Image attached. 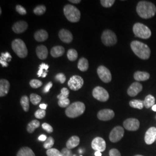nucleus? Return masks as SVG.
Returning <instances> with one entry per match:
<instances>
[{
    "label": "nucleus",
    "instance_id": "24",
    "mask_svg": "<svg viewBox=\"0 0 156 156\" xmlns=\"http://www.w3.org/2000/svg\"><path fill=\"white\" fill-rule=\"evenodd\" d=\"M134 78L136 81H146L150 78V74L147 72L136 71L134 73Z\"/></svg>",
    "mask_w": 156,
    "mask_h": 156
},
{
    "label": "nucleus",
    "instance_id": "2",
    "mask_svg": "<svg viewBox=\"0 0 156 156\" xmlns=\"http://www.w3.org/2000/svg\"><path fill=\"white\" fill-rule=\"evenodd\" d=\"M131 48L135 55L142 60H147L151 56L149 47L141 42L134 41L131 43Z\"/></svg>",
    "mask_w": 156,
    "mask_h": 156
},
{
    "label": "nucleus",
    "instance_id": "38",
    "mask_svg": "<svg viewBox=\"0 0 156 156\" xmlns=\"http://www.w3.org/2000/svg\"><path fill=\"white\" fill-rule=\"evenodd\" d=\"M30 84L31 87L34 89H37L42 85V82L41 80L37 79H32L30 82Z\"/></svg>",
    "mask_w": 156,
    "mask_h": 156
},
{
    "label": "nucleus",
    "instance_id": "45",
    "mask_svg": "<svg viewBox=\"0 0 156 156\" xmlns=\"http://www.w3.org/2000/svg\"><path fill=\"white\" fill-rule=\"evenodd\" d=\"M42 127L44 129H45V131H46L48 133H51L53 131V127L50 126V124H49L48 123H43L42 125Z\"/></svg>",
    "mask_w": 156,
    "mask_h": 156
},
{
    "label": "nucleus",
    "instance_id": "9",
    "mask_svg": "<svg viewBox=\"0 0 156 156\" xmlns=\"http://www.w3.org/2000/svg\"><path fill=\"white\" fill-rule=\"evenodd\" d=\"M84 80L83 78L80 76L74 75L70 78L68 82V87L73 91H77L81 89L83 86Z\"/></svg>",
    "mask_w": 156,
    "mask_h": 156
},
{
    "label": "nucleus",
    "instance_id": "4",
    "mask_svg": "<svg viewBox=\"0 0 156 156\" xmlns=\"http://www.w3.org/2000/svg\"><path fill=\"white\" fill-rule=\"evenodd\" d=\"M64 13L71 22H78L80 19V12L78 8L71 5H66L64 8Z\"/></svg>",
    "mask_w": 156,
    "mask_h": 156
},
{
    "label": "nucleus",
    "instance_id": "57",
    "mask_svg": "<svg viewBox=\"0 0 156 156\" xmlns=\"http://www.w3.org/2000/svg\"><path fill=\"white\" fill-rule=\"evenodd\" d=\"M142 156V155H136V156Z\"/></svg>",
    "mask_w": 156,
    "mask_h": 156
},
{
    "label": "nucleus",
    "instance_id": "33",
    "mask_svg": "<svg viewBox=\"0 0 156 156\" xmlns=\"http://www.w3.org/2000/svg\"><path fill=\"white\" fill-rule=\"evenodd\" d=\"M55 144V140L54 139L51 137V136H49V138H48V139L46 140L44 144V147L46 149H50L52 148V147Z\"/></svg>",
    "mask_w": 156,
    "mask_h": 156
},
{
    "label": "nucleus",
    "instance_id": "25",
    "mask_svg": "<svg viewBox=\"0 0 156 156\" xmlns=\"http://www.w3.org/2000/svg\"><path fill=\"white\" fill-rule=\"evenodd\" d=\"M78 68L80 71L82 72L86 71L89 68L88 60L84 57L80 58V60L78 62Z\"/></svg>",
    "mask_w": 156,
    "mask_h": 156
},
{
    "label": "nucleus",
    "instance_id": "21",
    "mask_svg": "<svg viewBox=\"0 0 156 156\" xmlns=\"http://www.w3.org/2000/svg\"><path fill=\"white\" fill-rule=\"evenodd\" d=\"M34 38L38 42H44L48 38V34L44 30H40L34 34Z\"/></svg>",
    "mask_w": 156,
    "mask_h": 156
},
{
    "label": "nucleus",
    "instance_id": "6",
    "mask_svg": "<svg viewBox=\"0 0 156 156\" xmlns=\"http://www.w3.org/2000/svg\"><path fill=\"white\" fill-rule=\"evenodd\" d=\"M12 48L20 58H25L28 55L26 45L22 39H15L12 42Z\"/></svg>",
    "mask_w": 156,
    "mask_h": 156
},
{
    "label": "nucleus",
    "instance_id": "18",
    "mask_svg": "<svg viewBox=\"0 0 156 156\" xmlns=\"http://www.w3.org/2000/svg\"><path fill=\"white\" fill-rule=\"evenodd\" d=\"M28 28V24L24 21H19L15 23L13 27V31L16 34L22 33Z\"/></svg>",
    "mask_w": 156,
    "mask_h": 156
},
{
    "label": "nucleus",
    "instance_id": "49",
    "mask_svg": "<svg viewBox=\"0 0 156 156\" xmlns=\"http://www.w3.org/2000/svg\"><path fill=\"white\" fill-rule=\"evenodd\" d=\"M48 139V138H47V136L45 135H40L39 136V138H38V140H41V141H44L45 142L46 140Z\"/></svg>",
    "mask_w": 156,
    "mask_h": 156
},
{
    "label": "nucleus",
    "instance_id": "28",
    "mask_svg": "<svg viewBox=\"0 0 156 156\" xmlns=\"http://www.w3.org/2000/svg\"><path fill=\"white\" fill-rule=\"evenodd\" d=\"M40 123L37 120H34L28 123L27 127V130L29 133H33L35 129L38 128Z\"/></svg>",
    "mask_w": 156,
    "mask_h": 156
},
{
    "label": "nucleus",
    "instance_id": "10",
    "mask_svg": "<svg viewBox=\"0 0 156 156\" xmlns=\"http://www.w3.org/2000/svg\"><path fill=\"white\" fill-rule=\"evenodd\" d=\"M124 134V128L121 126H116L113 128L109 134V140L112 142L116 143L122 139Z\"/></svg>",
    "mask_w": 156,
    "mask_h": 156
},
{
    "label": "nucleus",
    "instance_id": "22",
    "mask_svg": "<svg viewBox=\"0 0 156 156\" xmlns=\"http://www.w3.org/2000/svg\"><path fill=\"white\" fill-rule=\"evenodd\" d=\"M65 52V49L62 46H56L50 50V54L52 57L57 58L61 57L64 55Z\"/></svg>",
    "mask_w": 156,
    "mask_h": 156
},
{
    "label": "nucleus",
    "instance_id": "27",
    "mask_svg": "<svg viewBox=\"0 0 156 156\" xmlns=\"http://www.w3.org/2000/svg\"><path fill=\"white\" fill-rule=\"evenodd\" d=\"M144 102V106L147 109L150 108L155 105V98L151 95H147L145 97Z\"/></svg>",
    "mask_w": 156,
    "mask_h": 156
},
{
    "label": "nucleus",
    "instance_id": "58",
    "mask_svg": "<svg viewBox=\"0 0 156 156\" xmlns=\"http://www.w3.org/2000/svg\"></svg>",
    "mask_w": 156,
    "mask_h": 156
},
{
    "label": "nucleus",
    "instance_id": "14",
    "mask_svg": "<svg viewBox=\"0 0 156 156\" xmlns=\"http://www.w3.org/2000/svg\"><path fill=\"white\" fill-rule=\"evenodd\" d=\"M115 116V112L109 109L101 110L97 114L98 119L102 121H108Z\"/></svg>",
    "mask_w": 156,
    "mask_h": 156
},
{
    "label": "nucleus",
    "instance_id": "42",
    "mask_svg": "<svg viewBox=\"0 0 156 156\" xmlns=\"http://www.w3.org/2000/svg\"><path fill=\"white\" fill-rule=\"evenodd\" d=\"M45 115H46V111L44 109H40L35 112V117L37 119H42L45 117Z\"/></svg>",
    "mask_w": 156,
    "mask_h": 156
},
{
    "label": "nucleus",
    "instance_id": "12",
    "mask_svg": "<svg viewBox=\"0 0 156 156\" xmlns=\"http://www.w3.org/2000/svg\"><path fill=\"white\" fill-rule=\"evenodd\" d=\"M123 126L125 129L128 131H135L140 128V121L134 118L127 119L123 122Z\"/></svg>",
    "mask_w": 156,
    "mask_h": 156
},
{
    "label": "nucleus",
    "instance_id": "31",
    "mask_svg": "<svg viewBox=\"0 0 156 156\" xmlns=\"http://www.w3.org/2000/svg\"><path fill=\"white\" fill-rule=\"evenodd\" d=\"M78 52L73 49H71L68 50L67 52V57L70 61H75L78 58Z\"/></svg>",
    "mask_w": 156,
    "mask_h": 156
},
{
    "label": "nucleus",
    "instance_id": "41",
    "mask_svg": "<svg viewBox=\"0 0 156 156\" xmlns=\"http://www.w3.org/2000/svg\"><path fill=\"white\" fill-rule=\"evenodd\" d=\"M70 101L68 98L59 100L58 101V105L62 108H66L69 105Z\"/></svg>",
    "mask_w": 156,
    "mask_h": 156
},
{
    "label": "nucleus",
    "instance_id": "29",
    "mask_svg": "<svg viewBox=\"0 0 156 156\" xmlns=\"http://www.w3.org/2000/svg\"><path fill=\"white\" fill-rule=\"evenodd\" d=\"M129 104L131 107L138 109H142L144 106V101L133 100L129 101Z\"/></svg>",
    "mask_w": 156,
    "mask_h": 156
},
{
    "label": "nucleus",
    "instance_id": "8",
    "mask_svg": "<svg viewBox=\"0 0 156 156\" xmlns=\"http://www.w3.org/2000/svg\"><path fill=\"white\" fill-rule=\"evenodd\" d=\"M93 96L96 100L101 102H106L109 98L108 92L101 86H97L93 89Z\"/></svg>",
    "mask_w": 156,
    "mask_h": 156
},
{
    "label": "nucleus",
    "instance_id": "44",
    "mask_svg": "<svg viewBox=\"0 0 156 156\" xmlns=\"http://www.w3.org/2000/svg\"><path fill=\"white\" fill-rule=\"evenodd\" d=\"M16 11L21 15H24L27 13L26 9L23 6L20 5H17L16 6Z\"/></svg>",
    "mask_w": 156,
    "mask_h": 156
},
{
    "label": "nucleus",
    "instance_id": "51",
    "mask_svg": "<svg viewBox=\"0 0 156 156\" xmlns=\"http://www.w3.org/2000/svg\"><path fill=\"white\" fill-rule=\"evenodd\" d=\"M39 108L41 109H44L45 110L47 108V105L45 104H41L39 105Z\"/></svg>",
    "mask_w": 156,
    "mask_h": 156
},
{
    "label": "nucleus",
    "instance_id": "13",
    "mask_svg": "<svg viewBox=\"0 0 156 156\" xmlns=\"http://www.w3.org/2000/svg\"><path fill=\"white\" fill-rule=\"evenodd\" d=\"M106 142L105 140L101 137H96L91 142V147L93 150L102 152L106 149Z\"/></svg>",
    "mask_w": 156,
    "mask_h": 156
},
{
    "label": "nucleus",
    "instance_id": "37",
    "mask_svg": "<svg viewBox=\"0 0 156 156\" xmlns=\"http://www.w3.org/2000/svg\"><path fill=\"white\" fill-rule=\"evenodd\" d=\"M49 65L46 64L45 63H42L39 67V71H38L37 73V75L38 76V77H42V75L43 74V73H44V70L45 71H48V68H49Z\"/></svg>",
    "mask_w": 156,
    "mask_h": 156
},
{
    "label": "nucleus",
    "instance_id": "3",
    "mask_svg": "<svg viewBox=\"0 0 156 156\" xmlns=\"http://www.w3.org/2000/svg\"><path fill=\"white\" fill-rule=\"evenodd\" d=\"M86 107L82 102H75L67 107L66 115L70 118H75L82 115L85 111Z\"/></svg>",
    "mask_w": 156,
    "mask_h": 156
},
{
    "label": "nucleus",
    "instance_id": "1",
    "mask_svg": "<svg viewBox=\"0 0 156 156\" xmlns=\"http://www.w3.org/2000/svg\"><path fill=\"white\" fill-rule=\"evenodd\" d=\"M136 9L138 15L142 19H150L156 15V6L153 3L149 1H140L137 4Z\"/></svg>",
    "mask_w": 156,
    "mask_h": 156
},
{
    "label": "nucleus",
    "instance_id": "19",
    "mask_svg": "<svg viewBox=\"0 0 156 156\" xmlns=\"http://www.w3.org/2000/svg\"><path fill=\"white\" fill-rule=\"evenodd\" d=\"M10 88V83L6 79L0 80V96L4 97L8 93Z\"/></svg>",
    "mask_w": 156,
    "mask_h": 156
},
{
    "label": "nucleus",
    "instance_id": "23",
    "mask_svg": "<svg viewBox=\"0 0 156 156\" xmlns=\"http://www.w3.org/2000/svg\"><path fill=\"white\" fill-rule=\"evenodd\" d=\"M80 144V139L78 136H71L69 140H68L66 144L67 148L69 149H72L76 146Z\"/></svg>",
    "mask_w": 156,
    "mask_h": 156
},
{
    "label": "nucleus",
    "instance_id": "36",
    "mask_svg": "<svg viewBox=\"0 0 156 156\" xmlns=\"http://www.w3.org/2000/svg\"><path fill=\"white\" fill-rule=\"evenodd\" d=\"M46 154L48 156H62L61 151L54 148H51L46 151Z\"/></svg>",
    "mask_w": 156,
    "mask_h": 156
},
{
    "label": "nucleus",
    "instance_id": "43",
    "mask_svg": "<svg viewBox=\"0 0 156 156\" xmlns=\"http://www.w3.org/2000/svg\"><path fill=\"white\" fill-rule=\"evenodd\" d=\"M55 79L57 81L60 82L61 83H64L66 80V76L62 73H59L56 75L55 76Z\"/></svg>",
    "mask_w": 156,
    "mask_h": 156
},
{
    "label": "nucleus",
    "instance_id": "35",
    "mask_svg": "<svg viewBox=\"0 0 156 156\" xmlns=\"http://www.w3.org/2000/svg\"><path fill=\"white\" fill-rule=\"evenodd\" d=\"M45 11H46V6L44 5L37 6L34 9V13L38 16H40L44 14Z\"/></svg>",
    "mask_w": 156,
    "mask_h": 156
},
{
    "label": "nucleus",
    "instance_id": "48",
    "mask_svg": "<svg viewBox=\"0 0 156 156\" xmlns=\"http://www.w3.org/2000/svg\"><path fill=\"white\" fill-rule=\"evenodd\" d=\"M52 86H53L52 82H49L45 86V87H44V93H48L50 91V89L51 88Z\"/></svg>",
    "mask_w": 156,
    "mask_h": 156
},
{
    "label": "nucleus",
    "instance_id": "39",
    "mask_svg": "<svg viewBox=\"0 0 156 156\" xmlns=\"http://www.w3.org/2000/svg\"><path fill=\"white\" fill-rule=\"evenodd\" d=\"M0 60H2L5 62H10L11 61L12 56L9 53L6 52V53H2L1 55Z\"/></svg>",
    "mask_w": 156,
    "mask_h": 156
},
{
    "label": "nucleus",
    "instance_id": "17",
    "mask_svg": "<svg viewBox=\"0 0 156 156\" xmlns=\"http://www.w3.org/2000/svg\"><path fill=\"white\" fill-rule=\"evenodd\" d=\"M58 36L60 39L64 43L69 44L73 41V34L69 30L62 29L58 33Z\"/></svg>",
    "mask_w": 156,
    "mask_h": 156
},
{
    "label": "nucleus",
    "instance_id": "20",
    "mask_svg": "<svg viewBox=\"0 0 156 156\" xmlns=\"http://www.w3.org/2000/svg\"><path fill=\"white\" fill-rule=\"evenodd\" d=\"M36 53L38 57L41 60H45L48 56V50L44 45H40L37 47Z\"/></svg>",
    "mask_w": 156,
    "mask_h": 156
},
{
    "label": "nucleus",
    "instance_id": "26",
    "mask_svg": "<svg viewBox=\"0 0 156 156\" xmlns=\"http://www.w3.org/2000/svg\"><path fill=\"white\" fill-rule=\"evenodd\" d=\"M17 156H35V155L32 149L28 147H23L19 151Z\"/></svg>",
    "mask_w": 156,
    "mask_h": 156
},
{
    "label": "nucleus",
    "instance_id": "34",
    "mask_svg": "<svg viewBox=\"0 0 156 156\" xmlns=\"http://www.w3.org/2000/svg\"><path fill=\"white\" fill-rule=\"evenodd\" d=\"M69 94V91L67 89V88L64 87L61 90V93L57 95V98L58 100H62V99H66L68 98V96Z\"/></svg>",
    "mask_w": 156,
    "mask_h": 156
},
{
    "label": "nucleus",
    "instance_id": "30",
    "mask_svg": "<svg viewBox=\"0 0 156 156\" xmlns=\"http://www.w3.org/2000/svg\"><path fill=\"white\" fill-rule=\"evenodd\" d=\"M30 100L27 95H24L21 98L20 104L22 106L23 110L25 112H28L30 108Z\"/></svg>",
    "mask_w": 156,
    "mask_h": 156
},
{
    "label": "nucleus",
    "instance_id": "32",
    "mask_svg": "<svg viewBox=\"0 0 156 156\" xmlns=\"http://www.w3.org/2000/svg\"><path fill=\"white\" fill-rule=\"evenodd\" d=\"M30 99L31 102L35 105H37L39 104L41 101V97L39 95L36 94H31L30 96Z\"/></svg>",
    "mask_w": 156,
    "mask_h": 156
},
{
    "label": "nucleus",
    "instance_id": "52",
    "mask_svg": "<svg viewBox=\"0 0 156 156\" xmlns=\"http://www.w3.org/2000/svg\"><path fill=\"white\" fill-rule=\"evenodd\" d=\"M69 1L73 4H79V2H80V0H69Z\"/></svg>",
    "mask_w": 156,
    "mask_h": 156
},
{
    "label": "nucleus",
    "instance_id": "11",
    "mask_svg": "<svg viewBox=\"0 0 156 156\" xmlns=\"http://www.w3.org/2000/svg\"><path fill=\"white\" fill-rule=\"evenodd\" d=\"M97 73L101 80L104 83H109L111 81V73L105 66H101L98 67L97 69Z\"/></svg>",
    "mask_w": 156,
    "mask_h": 156
},
{
    "label": "nucleus",
    "instance_id": "53",
    "mask_svg": "<svg viewBox=\"0 0 156 156\" xmlns=\"http://www.w3.org/2000/svg\"><path fill=\"white\" fill-rule=\"evenodd\" d=\"M94 154L95 156H102L101 153L100 151H95Z\"/></svg>",
    "mask_w": 156,
    "mask_h": 156
},
{
    "label": "nucleus",
    "instance_id": "5",
    "mask_svg": "<svg viewBox=\"0 0 156 156\" xmlns=\"http://www.w3.org/2000/svg\"><path fill=\"white\" fill-rule=\"evenodd\" d=\"M133 32L135 37L142 39H148L151 35V32L149 28L140 23H137L134 24Z\"/></svg>",
    "mask_w": 156,
    "mask_h": 156
},
{
    "label": "nucleus",
    "instance_id": "16",
    "mask_svg": "<svg viewBox=\"0 0 156 156\" xmlns=\"http://www.w3.org/2000/svg\"><path fill=\"white\" fill-rule=\"evenodd\" d=\"M142 85L138 82H135L131 84L127 90V94L130 97H135L140 93L142 90Z\"/></svg>",
    "mask_w": 156,
    "mask_h": 156
},
{
    "label": "nucleus",
    "instance_id": "7",
    "mask_svg": "<svg viewBox=\"0 0 156 156\" xmlns=\"http://www.w3.org/2000/svg\"><path fill=\"white\" fill-rule=\"evenodd\" d=\"M101 40L102 43L107 46H111L117 43V37L115 33L110 30H105L102 34Z\"/></svg>",
    "mask_w": 156,
    "mask_h": 156
},
{
    "label": "nucleus",
    "instance_id": "46",
    "mask_svg": "<svg viewBox=\"0 0 156 156\" xmlns=\"http://www.w3.org/2000/svg\"><path fill=\"white\" fill-rule=\"evenodd\" d=\"M62 156H73L72 151L68 148H63L62 149Z\"/></svg>",
    "mask_w": 156,
    "mask_h": 156
},
{
    "label": "nucleus",
    "instance_id": "54",
    "mask_svg": "<svg viewBox=\"0 0 156 156\" xmlns=\"http://www.w3.org/2000/svg\"><path fill=\"white\" fill-rule=\"evenodd\" d=\"M47 72H48V71H46L44 73H43V74H42V78H45V77L46 76V75H47Z\"/></svg>",
    "mask_w": 156,
    "mask_h": 156
},
{
    "label": "nucleus",
    "instance_id": "15",
    "mask_svg": "<svg viewBox=\"0 0 156 156\" xmlns=\"http://www.w3.org/2000/svg\"><path fill=\"white\" fill-rule=\"evenodd\" d=\"M156 140V128L152 127L149 128L146 132L145 141L147 145H151Z\"/></svg>",
    "mask_w": 156,
    "mask_h": 156
},
{
    "label": "nucleus",
    "instance_id": "56",
    "mask_svg": "<svg viewBox=\"0 0 156 156\" xmlns=\"http://www.w3.org/2000/svg\"><path fill=\"white\" fill-rule=\"evenodd\" d=\"M1 13H2V11H1V8L0 9V14L1 15Z\"/></svg>",
    "mask_w": 156,
    "mask_h": 156
},
{
    "label": "nucleus",
    "instance_id": "50",
    "mask_svg": "<svg viewBox=\"0 0 156 156\" xmlns=\"http://www.w3.org/2000/svg\"><path fill=\"white\" fill-rule=\"evenodd\" d=\"M0 63H1V66L3 67H6L8 66V63L7 62L2 60H0Z\"/></svg>",
    "mask_w": 156,
    "mask_h": 156
},
{
    "label": "nucleus",
    "instance_id": "55",
    "mask_svg": "<svg viewBox=\"0 0 156 156\" xmlns=\"http://www.w3.org/2000/svg\"><path fill=\"white\" fill-rule=\"evenodd\" d=\"M151 108H152V110H153V111L156 112V105H153V106L151 107Z\"/></svg>",
    "mask_w": 156,
    "mask_h": 156
},
{
    "label": "nucleus",
    "instance_id": "40",
    "mask_svg": "<svg viewBox=\"0 0 156 156\" xmlns=\"http://www.w3.org/2000/svg\"><path fill=\"white\" fill-rule=\"evenodd\" d=\"M115 0H101L100 1L101 5L105 8H110L115 3Z\"/></svg>",
    "mask_w": 156,
    "mask_h": 156
},
{
    "label": "nucleus",
    "instance_id": "47",
    "mask_svg": "<svg viewBox=\"0 0 156 156\" xmlns=\"http://www.w3.org/2000/svg\"><path fill=\"white\" fill-rule=\"evenodd\" d=\"M109 156H121V154L117 149H112L109 151Z\"/></svg>",
    "mask_w": 156,
    "mask_h": 156
}]
</instances>
